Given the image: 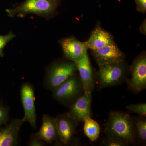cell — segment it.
Listing matches in <instances>:
<instances>
[{
    "label": "cell",
    "instance_id": "18",
    "mask_svg": "<svg viewBox=\"0 0 146 146\" xmlns=\"http://www.w3.org/2000/svg\"><path fill=\"white\" fill-rule=\"evenodd\" d=\"M126 108L131 113H135L141 117H146V104L145 103L129 105Z\"/></svg>",
    "mask_w": 146,
    "mask_h": 146
},
{
    "label": "cell",
    "instance_id": "12",
    "mask_svg": "<svg viewBox=\"0 0 146 146\" xmlns=\"http://www.w3.org/2000/svg\"><path fill=\"white\" fill-rule=\"evenodd\" d=\"M60 44L65 58L76 63L87 54V48L84 42L74 37L61 39Z\"/></svg>",
    "mask_w": 146,
    "mask_h": 146
},
{
    "label": "cell",
    "instance_id": "6",
    "mask_svg": "<svg viewBox=\"0 0 146 146\" xmlns=\"http://www.w3.org/2000/svg\"><path fill=\"white\" fill-rule=\"evenodd\" d=\"M131 78L128 79V88L133 93L146 89V54L142 52L134 60L131 68Z\"/></svg>",
    "mask_w": 146,
    "mask_h": 146
},
{
    "label": "cell",
    "instance_id": "13",
    "mask_svg": "<svg viewBox=\"0 0 146 146\" xmlns=\"http://www.w3.org/2000/svg\"><path fill=\"white\" fill-rule=\"evenodd\" d=\"M42 126L36 135L42 141L50 144L59 141L58 131L55 119L47 114L43 115Z\"/></svg>",
    "mask_w": 146,
    "mask_h": 146
},
{
    "label": "cell",
    "instance_id": "22",
    "mask_svg": "<svg viewBox=\"0 0 146 146\" xmlns=\"http://www.w3.org/2000/svg\"><path fill=\"white\" fill-rule=\"evenodd\" d=\"M28 146H46V144L45 142L39 138L36 133H32L31 134Z\"/></svg>",
    "mask_w": 146,
    "mask_h": 146
},
{
    "label": "cell",
    "instance_id": "21",
    "mask_svg": "<svg viewBox=\"0 0 146 146\" xmlns=\"http://www.w3.org/2000/svg\"><path fill=\"white\" fill-rule=\"evenodd\" d=\"M102 141L103 144L105 146H127L129 145L126 143L118 140L112 138L106 137Z\"/></svg>",
    "mask_w": 146,
    "mask_h": 146
},
{
    "label": "cell",
    "instance_id": "15",
    "mask_svg": "<svg viewBox=\"0 0 146 146\" xmlns=\"http://www.w3.org/2000/svg\"><path fill=\"white\" fill-rule=\"evenodd\" d=\"M112 35L103 29L98 27L92 32L89 39L84 42L87 49L95 50L114 43Z\"/></svg>",
    "mask_w": 146,
    "mask_h": 146
},
{
    "label": "cell",
    "instance_id": "14",
    "mask_svg": "<svg viewBox=\"0 0 146 146\" xmlns=\"http://www.w3.org/2000/svg\"><path fill=\"white\" fill-rule=\"evenodd\" d=\"M75 63L85 91L92 93L95 89V79L88 55Z\"/></svg>",
    "mask_w": 146,
    "mask_h": 146
},
{
    "label": "cell",
    "instance_id": "17",
    "mask_svg": "<svg viewBox=\"0 0 146 146\" xmlns=\"http://www.w3.org/2000/svg\"><path fill=\"white\" fill-rule=\"evenodd\" d=\"M84 122V131L85 135L92 142L96 141L99 137L100 131L99 125L91 117L86 119Z\"/></svg>",
    "mask_w": 146,
    "mask_h": 146
},
{
    "label": "cell",
    "instance_id": "16",
    "mask_svg": "<svg viewBox=\"0 0 146 146\" xmlns=\"http://www.w3.org/2000/svg\"><path fill=\"white\" fill-rule=\"evenodd\" d=\"M133 135L136 145H145L146 143V117H133Z\"/></svg>",
    "mask_w": 146,
    "mask_h": 146
},
{
    "label": "cell",
    "instance_id": "9",
    "mask_svg": "<svg viewBox=\"0 0 146 146\" xmlns=\"http://www.w3.org/2000/svg\"><path fill=\"white\" fill-rule=\"evenodd\" d=\"M92 54L98 65L125 61V56L115 42L98 49L92 50Z\"/></svg>",
    "mask_w": 146,
    "mask_h": 146
},
{
    "label": "cell",
    "instance_id": "23",
    "mask_svg": "<svg viewBox=\"0 0 146 146\" xmlns=\"http://www.w3.org/2000/svg\"><path fill=\"white\" fill-rule=\"evenodd\" d=\"M137 10L143 13L146 11V0H135Z\"/></svg>",
    "mask_w": 146,
    "mask_h": 146
},
{
    "label": "cell",
    "instance_id": "5",
    "mask_svg": "<svg viewBox=\"0 0 146 146\" xmlns=\"http://www.w3.org/2000/svg\"><path fill=\"white\" fill-rule=\"evenodd\" d=\"M77 71L75 62L66 60L54 61L47 68L44 78V87L51 91Z\"/></svg>",
    "mask_w": 146,
    "mask_h": 146
},
{
    "label": "cell",
    "instance_id": "1",
    "mask_svg": "<svg viewBox=\"0 0 146 146\" xmlns=\"http://www.w3.org/2000/svg\"><path fill=\"white\" fill-rule=\"evenodd\" d=\"M104 133L106 137L121 140L129 145H136L133 135V119L127 113L111 112L106 123Z\"/></svg>",
    "mask_w": 146,
    "mask_h": 146
},
{
    "label": "cell",
    "instance_id": "2",
    "mask_svg": "<svg viewBox=\"0 0 146 146\" xmlns=\"http://www.w3.org/2000/svg\"><path fill=\"white\" fill-rule=\"evenodd\" d=\"M97 72L98 90L117 86L127 81L130 68L125 61L98 65Z\"/></svg>",
    "mask_w": 146,
    "mask_h": 146
},
{
    "label": "cell",
    "instance_id": "11",
    "mask_svg": "<svg viewBox=\"0 0 146 146\" xmlns=\"http://www.w3.org/2000/svg\"><path fill=\"white\" fill-rule=\"evenodd\" d=\"M24 123L23 119H13L4 127H0V146L18 145L19 133Z\"/></svg>",
    "mask_w": 146,
    "mask_h": 146
},
{
    "label": "cell",
    "instance_id": "20",
    "mask_svg": "<svg viewBox=\"0 0 146 146\" xmlns=\"http://www.w3.org/2000/svg\"><path fill=\"white\" fill-rule=\"evenodd\" d=\"M9 121V108L0 103V127Z\"/></svg>",
    "mask_w": 146,
    "mask_h": 146
},
{
    "label": "cell",
    "instance_id": "4",
    "mask_svg": "<svg viewBox=\"0 0 146 146\" xmlns=\"http://www.w3.org/2000/svg\"><path fill=\"white\" fill-rule=\"evenodd\" d=\"M52 92L55 100L69 108L85 92L84 87L78 73L68 78Z\"/></svg>",
    "mask_w": 146,
    "mask_h": 146
},
{
    "label": "cell",
    "instance_id": "24",
    "mask_svg": "<svg viewBox=\"0 0 146 146\" xmlns=\"http://www.w3.org/2000/svg\"><path fill=\"white\" fill-rule=\"evenodd\" d=\"M140 31L143 34H146V21H144L143 23L141 25L140 28Z\"/></svg>",
    "mask_w": 146,
    "mask_h": 146
},
{
    "label": "cell",
    "instance_id": "8",
    "mask_svg": "<svg viewBox=\"0 0 146 146\" xmlns=\"http://www.w3.org/2000/svg\"><path fill=\"white\" fill-rule=\"evenodd\" d=\"M55 119L60 143L63 145H70L76 133L78 123L70 117L68 112L60 114Z\"/></svg>",
    "mask_w": 146,
    "mask_h": 146
},
{
    "label": "cell",
    "instance_id": "3",
    "mask_svg": "<svg viewBox=\"0 0 146 146\" xmlns=\"http://www.w3.org/2000/svg\"><path fill=\"white\" fill-rule=\"evenodd\" d=\"M60 0H25L14 8L6 11L9 17H24L29 14L47 17L55 12Z\"/></svg>",
    "mask_w": 146,
    "mask_h": 146
},
{
    "label": "cell",
    "instance_id": "10",
    "mask_svg": "<svg viewBox=\"0 0 146 146\" xmlns=\"http://www.w3.org/2000/svg\"><path fill=\"white\" fill-rule=\"evenodd\" d=\"M91 102V93L85 91L83 96L69 108L68 115L79 124L84 121L86 119L92 117Z\"/></svg>",
    "mask_w": 146,
    "mask_h": 146
},
{
    "label": "cell",
    "instance_id": "19",
    "mask_svg": "<svg viewBox=\"0 0 146 146\" xmlns=\"http://www.w3.org/2000/svg\"><path fill=\"white\" fill-rule=\"evenodd\" d=\"M16 35L12 32H9L5 35H0V57L4 56V49L7 44L14 39Z\"/></svg>",
    "mask_w": 146,
    "mask_h": 146
},
{
    "label": "cell",
    "instance_id": "7",
    "mask_svg": "<svg viewBox=\"0 0 146 146\" xmlns=\"http://www.w3.org/2000/svg\"><path fill=\"white\" fill-rule=\"evenodd\" d=\"M20 95L22 105L24 110L23 119L24 122H27L33 128L36 127L37 118L35 106V90L33 85L29 82L22 84Z\"/></svg>",
    "mask_w": 146,
    "mask_h": 146
}]
</instances>
